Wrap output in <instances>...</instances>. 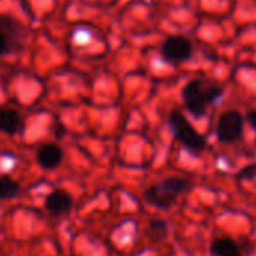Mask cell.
<instances>
[{
  "label": "cell",
  "mask_w": 256,
  "mask_h": 256,
  "mask_svg": "<svg viewBox=\"0 0 256 256\" xmlns=\"http://www.w3.org/2000/svg\"><path fill=\"white\" fill-rule=\"evenodd\" d=\"M246 119H247V122L250 124V126L253 128L254 133H256V110H248L246 113Z\"/></svg>",
  "instance_id": "cell-14"
},
{
  "label": "cell",
  "mask_w": 256,
  "mask_h": 256,
  "mask_svg": "<svg viewBox=\"0 0 256 256\" xmlns=\"http://www.w3.org/2000/svg\"><path fill=\"white\" fill-rule=\"evenodd\" d=\"M20 190H22V187L16 180H12L8 175L0 176V200L12 199L16 196H18Z\"/></svg>",
  "instance_id": "cell-11"
},
{
  "label": "cell",
  "mask_w": 256,
  "mask_h": 256,
  "mask_svg": "<svg viewBox=\"0 0 256 256\" xmlns=\"http://www.w3.org/2000/svg\"><path fill=\"white\" fill-rule=\"evenodd\" d=\"M169 125L178 142H181L192 152H202L206 150V139L187 120L180 110H172L169 116Z\"/></svg>",
  "instance_id": "cell-3"
},
{
  "label": "cell",
  "mask_w": 256,
  "mask_h": 256,
  "mask_svg": "<svg viewBox=\"0 0 256 256\" xmlns=\"http://www.w3.org/2000/svg\"><path fill=\"white\" fill-rule=\"evenodd\" d=\"M211 253L214 256H242L240 246L232 238H216L211 244Z\"/></svg>",
  "instance_id": "cell-10"
},
{
  "label": "cell",
  "mask_w": 256,
  "mask_h": 256,
  "mask_svg": "<svg viewBox=\"0 0 256 256\" xmlns=\"http://www.w3.org/2000/svg\"><path fill=\"white\" fill-rule=\"evenodd\" d=\"M64 160V152L56 144H44L36 154L38 164L46 170L56 169Z\"/></svg>",
  "instance_id": "cell-9"
},
{
  "label": "cell",
  "mask_w": 256,
  "mask_h": 256,
  "mask_svg": "<svg viewBox=\"0 0 256 256\" xmlns=\"http://www.w3.org/2000/svg\"><path fill=\"white\" fill-rule=\"evenodd\" d=\"M256 176V163L242 168L238 174V180H252Z\"/></svg>",
  "instance_id": "cell-13"
},
{
  "label": "cell",
  "mask_w": 256,
  "mask_h": 256,
  "mask_svg": "<svg viewBox=\"0 0 256 256\" xmlns=\"http://www.w3.org/2000/svg\"><path fill=\"white\" fill-rule=\"evenodd\" d=\"M24 120L23 116L11 107H0V132L16 136L23 132Z\"/></svg>",
  "instance_id": "cell-7"
},
{
  "label": "cell",
  "mask_w": 256,
  "mask_h": 256,
  "mask_svg": "<svg viewBox=\"0 0 256 256\" xmlns=\"http://www.w3.org/2000/svg\"><path fill=\"white\" fill-rule=\"evenodd\" d=\"M46 210L53 214V216H60L68 212L72 208V198L70 196L68 192L62 190V188H56L52 193L47 194L46 198Z\"/></svg>",
  "instance_id": "cell-8"
},
{
  "label": "cell",
  "mask_w": 256,
  "mask_h": 256,
  "mask_svg": "<svg viewBox=\"0 0 256 256\" xmlns=\"http://www.w3.org/2000/svg\"><path fill=\"white\" fill-rule=\"evenodd\" d=\"M190 181L186 178L169 176L146 188L144 198L150 205H154L160 210H169L182 193L190 190Z\"/></svg>",
  "instance_id": "cell-2"
},
{
  "label": "cell",
  "mask_w": 256,
  "mask_h": 256,
  "mask_svg": "<svg viewBox=\"0 0 256 256\" xmlns=\"http://www.w3.org/2000/svg\"><path fill=\"white\" fill-rule=\"evenodd\" d=\"M222 95H223L222 86L208 84L205 80H200V78L190 80L181 92L184 107L194 118L205 116L206 108L212 102H216Z\"/></svg>",
  "instance_id": "cell-1"
},
{
  "label": "cell",
  "mask_w": 256,
  "mask_h": 256,
  "mask_svg": "<svg viewBox=\"0 0 256 256\" xmlns=\"http://www.w3.org/2000/svg\"><path fill=\"white\" fill-rule=\"evenodd\" d=\"M24 40L26 29L22 22L10 16H0V56L20 50Z\"/></svg>",
  "instance_id": "cell-4"
},
{
  "label": "cell",
  "mask_w": 256,
  "mask_h": 256,
  "mask_svg": "<svg viewBox=\"0 0 256 256\" xmlns=\"http://www.w3.org/2000/svg\"><path fill=\"white\" fill-rule=\"evenodd\" d=\"M244 128L242 114L238 110H228L217 120L216 134L222 144H234L241 139Z\"/></svg>",
  "instance_id": "cell-5"
},
{
  "label": "cell",
  "mask_w": 256,
  "mask_h": 256,
  "mask_svg": "<svg viewBox=\"0 0 256 256\" xmlns=\"http://www.w3.org/2000/svg\"><path fill=\"white\" fill-rule=\"evenodd\" d=\"M168 232H169V228H168V223L163 220V218H154L151 220L150 223V235L152 240H164L168 236Z\"/></svg>",
  "instance_id": "cell-12"
},
{
  "label": "cell",
  "mask_w": 256,
  "mask_h": 256,
  "mask_svg": "<svg viewBox=\"0 0 256 256\" xmlns=\"http://www.w3.org/2000/svg\"><path fill=\"white\" fill-rule=\"evenodd\" d=\"M162 56L169 64H181L193 56V46L186 36L172 35L164 40L162 46Z\"/></svg>",
  "instance_id": "cell-6"
}]
</instances>
